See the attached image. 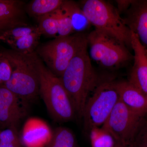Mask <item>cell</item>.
<instances>
[{
	"label": "cell",
	"mask_w": 147,
	"mask_h": 147,
	"mask_svg": "<svg viewBox=\"0 0 147 147\" xmlns=\"http://www.w3.org/2000/svg\"><path fill=\"white\" fill-rule=\"evenodd\" d=\"M57 9L37 19L38 24L37 26L41 35L54 37L58 34L59 16Z\"/></svg>",
	"instance_id": "ac0fdd59"
},
{
	"label": "cell",
	"mask_w": 147,
	"mask_h": 147,
	"mask_svg": "<svg viewBox=\"0 0 147 147\" xmlns=\"http://www.w3.org/2000/svg\"><path fill=\"white\" fill-rule=\"evenodd\" d=\"M125 13V23L147 50V0L132 1Z\"/></svg>",
	"instance_id": "30bf717a"
},
{
	"label": "cell",
	"mask_w": 147,
	"mask_h": 147,
	"mask_svg": "<svg viewBox=\"0 0 147 147\" xmlns=\"http://www.w3.org/2000/svg\"><path fill=\"white\" fill-rule=\"evenodd\" d=\"M131 46L134 63L128 81L147 97V50L132 32Z\"/></svg>",
	"instance_id": "9c48e42d"
},
{
	"label": "cell",
	"mask_w": 147,
	"mask_h": 147,
	"mask_svg": "<svg viewBox=\"0 0 147 147\" xmlns=\"http://www.w3.org/2000/svg\"><path fill=\"white\" fill-rule=\"evenodd\" d=\"M38 69L39 94L50 115L58 122H66L72 120L76 112L60 78L46 67L39 57Z\"/></svg>",
	"instance_id": "3957f363"
},
{
	"label": "cell",
	"mask_w": 147,
	"mask_h": 147,
	"mask_svg": "<svg viewBox=\"0 0 147 147\" xmlns=\"http://www.w3.org/2000/svg\"><path fill=\"white\" fill-rule=\"evenodd\" d=\"M24 4L17 0H0V34L15 27L27 26Z\"/></svg>",
	"instance_id": "4fadbf2b"
},
{
	"label": "cell",
	"mask_w": 147,
	"mask_h": 147,
	"mask_svg": "<svg viewBox=\"0 0 147 147\" xmlns=\"http://www.w3.org/2000/svg\"><path fill=\"white\" fill-rule=\"evenodd\" d=\"M81 5L90 25L114 37L132 50L131 32L116 7L102 0H85L82 1Z\"/></svg>",
	"instance_id": "277c9868"
},
{
	"label": "cell",
	"mask_w": 147,
	"mask_h": 147,
	"mask_svg": "<svg viewBox=\"0 0 147 147\" xmlns=\"http://www.w3.org/2000/svg\"><path fill=\"white\" fill-rule=\"evenodd\" d=\"M45 147H76V141L69 129L60 127L55 129Z\"/></svg>",
	"instance_id": "2e32d148"
},
{
	"label": "cell",
	"mask_w": 147,
	"mask_h": 147,
	"mask_svg": "<svg viewBox=\"0 0 147 147\" xmlns=\"http://www.w3.org/2000/svg\"><path fill=\"white\" fill-rule=\"evenodd\" d=\"M12 69L10 63L2 52H0V78L4 84L10 79Z\"/></svg>",
	"instance_id": "603a6c76"
},
{
	"label": "cell",
	"mask_w": 147,
	"mask_h": 147,
	"mask_svg": "<svg viewBox=\"0 0 147 147\" xmlns=\"http://www.w3.org/2000/svg\"><path fill=\"white\" fill-rule=\"evenodd\" d=\"M120 100L133 113L142 117L147 114V97L128 81L115 82Z\"/></svg>",
	"instance_id": "7c38bea8"
},
{
	"label": "cell",
	"mask_w": 147,
	"mask_h": 147,
	"mask_svg": "<svg viewBox=\"0 0 147 147\" xmlns=\"http://www.w3.org/2000/svg\"><path fill=\"white\" fill-rule=\"evenodd\" d=\"M74 2L64 1L57 9L59 16V30L57 36H66L74 32L71 12Z\"/></svg>",
	"instance_id": "5bb4252c"
},
{
	"label": "cell",
	"mask_w": 147,
	"mask_h": 147,
	"mask_svg": "<svg viewBox=\"0 0 147 147\" xmlns=\"http://www.w3.org/2000/svg\"><path fill=\"white\" fill-rule=\"evenodd\" d=\"M144 117L132 112L119 99L101 127L112 135L116 143L129 147Z\"/></svg>",
	"instance_id": "ba28073f"
},
{
	"label": "cell",
	"mask_w": 147,
	"mask_h": 147,
	"mask_svg": "<svg viewBox=\"0 0 147 147\" xmlns=\"http://www.w3.org/2000/svg\"><path fill=\"white\" fill-rule=\"evenodd\" d=\"M87 41L91 59L103 68L116 69L133 61V55L126 45L100 30L90 32Z\"/></svg>",
	"instance_id": "8992f818"
},
{
	"label": "cell",
	"mask_w": 147,
	"mask_h": 147,
	"mask_svg": "<svg viewBox=\"0 0 147 147\" xmlns=\"http://www.w3.org/2000/svg\"><path fill=\"white\" fill-rule=\"evenodd\" d=\"M2 53L8 59L12 69L11 76L5 86L22 100L34 98L39 91L38 57L36 52L24 54L11 50Z\"/></svg>",
	"instance_id": "7a4b0ae2"
},
{
	"label": "cell",
	"mask_w": 147,
	"mask_h": 147,
	"mask_svg": "<svg viewBox=\"0 0 147 147\" xmlns=\"http://www.w3.org/2000/svg\"><path fill=\"white\" fill-rule=\"evenodd\" d=\"M0 132H1V131H0Z\"/></svg>",
	"instance_id": "4316f807"
},
{
	"label": "cell",
	"mask_w": 147,
	"mask_h": 147,
	"mask_svg": "<svg viewBox=\"0 0 147 147\" xmlns=\"http://www.w3.org/2000/svg\"><path fill=\"white\" fill-rule=\"evenodd\" d=\"M88 98L83 118L85 130L102 126L119 100L115 82L105 80L100 83Z\"/></svg>",
	"instance_id": "52a82bcc"
},
{
	"label": "cell",
	"mask_w": 147,
	"mask_h": 147,
	"mask_svg": "<svg viewBox=\"0 0 147 147\" xmlns=\"http://www.w3.org/2000/svg\"><path fill=\"white\" fill-rule=\"evenodd\" d=\"M0 125H2V124L1 123H0Z\"/></svg>",
	"instance_id": "484cf974"
},
{
	"label": "cell",
	"mask_w": 147,
	"mask_h": 147,
	"mask_svg": "<svg viewBox=\"0 0 147 147\" xmlns=\"http://www.w3.org/2000/svg\"><path fill=\"white\" fill-rule=\"evenodd\" d=\"M129 147H147V120L142 119Z\"/></svg>",
	"instance_id": "7402d4cb"
},
{
	"label": "cell",
	"mask_w": 147,
	"mask_h": 147,
	"mask_svg": "<svg viewBox=\"0 0 147 147\" xmlns=\"http://www.w3.org/2000/svg\"><path fill=\"white\" fill-rule=\"evenodd\" d=\"M20 99L4 85H0V123L3 125L17 129L25 113Z\"/></svg>",
	"instance_id": "8fae6325"
},
{
	"label": "cell",
	"mask_w": 147,
	"mask_h": 147,
	"mask_svg": "<svg viewBox=\"0 0 147 147\" xmlns=\"http://www.w3.org/2000/svg\"><path fill=\"white\" fill-rule=\"evenodd\" d=\"M132 1H117V9L121 14L123 12H125L127 10L131 5Z\"/></svg>",
	"instance_id": "cb8c5ba5"
},
{
	"label": "cell",
	"mask_w": 147,
	"mask_h": 147,
	"mask_svg": "<svg viewBox=\"0 0 147 147\" xmlns=\"http://www.w3.org/2000/svg\"><path fill=\"white\" fill-rule=\"evenodd\" d=\"M89 134L93 147H115V146L114 138L101 127L92 129Z\"/></svg>",
	"instance_id": "d6986e66"
},
{
	"label": "cell",
	"mask_w": 147,
	"mask_h": 147,
	"mask_svg": "<svg viewBox=\"0 0 147 147\" xmlns=\"http://www.w3.org/2000/svg\"><path fill=\"white\" fill-rule=\"evenodd\" d=\"M115 147H126L124 146H122V145H121L119 144H117V143H116L115 146Z\"/></svg>",
	"instance_id": "d4e9b609"
},
{
	"label": "cell",
	"mask_w": 147,
	"mask_h": 147,
	"mask_svg": "<svg viewBox=\"0 0 147 147\" xmlns=\"http://www.w3.org/2000/svg\"><path fill=\"white\" fill-rule=\"evenodd\" d=\"M88 47V45L78 53L59 77L80 117H83L90 94L104 81L92 65Z\"/></svg>",
	"instance_id": "6da1fadb"
},
{
	"label": "cell",
	"mask_w": 147,
	"mask_h": 147,
	"mask_svg": "<svg viewBox=\"0 0 147 147\" xmlns=\"http://www.w3.org/2000/svg\"><path fill=\"white\" fill-rule=\"evenodd\" d=\"M38 30L37 26H23L7 30L0 34V40L7 44Z\"/></svg>",
	"instance_id": "ffe728a7"
},
{
	"label": "cell",
	"mask_w": 147,
	"mask_h": 147,
	"mask_svg": "<svg viewBox=\"0 0 147 147\" xmlns=\"http://www.w3.org/2000/svg\"><path fill=\"white\" fill-rule=\"evenodd\" d=\"M87 46V34L78 32L66 36H57L38 47L36 53L47 68L60 77L71 60Z\"/></svg>",
	"instance_id": "5b68a950"
},
{
	"label": "cell",
	"mask_w": 147,
	"mask_h": 147,
	"mask_svg": "<svg viewBox=\"0 0 147 147\" xmlns=\"http://www.w3.org/2000/svg\"><path fill=\"white\" fill-rule=\"evenodd\" d=\"M41 34L39 30L37 31L27 35L9 43L8 45L12 50L18 53L30 54L35 52L38 47Z\"/></svg>",
	"instance_id": "e0dca14e"
},
{
	"label": "cell",
	"mask_w": 147,
	"mask_h": 147,
	"mask_svg": "<svg viewBox=\"0 0 147 147\" xmlns=\"http://www.w3.org/2000/svg\"><path fill=\"white\" fill-rule=\"evenodd\" d=\"M63 0H33L27 5L26 10L29 15L38 19L54 12L61 6Z\"/></svg>",
	"instance_id": "9a60e30c"
},
{
	"label": "cell",
	"mask_w": 147,
	"mask_h": 147,
	"mask_svg": "<svg viewBox=\"0 0 147 147\" xmlns=\"http://www.w3.org/2000/svg\"><path fill=\"white\" fill-rule=\"evenodd\" d=\"M0 147H23L17 129L9 127L1 131Z\"/></svg>",
	"instance_id": "44dd1931"
}]
</instances>
